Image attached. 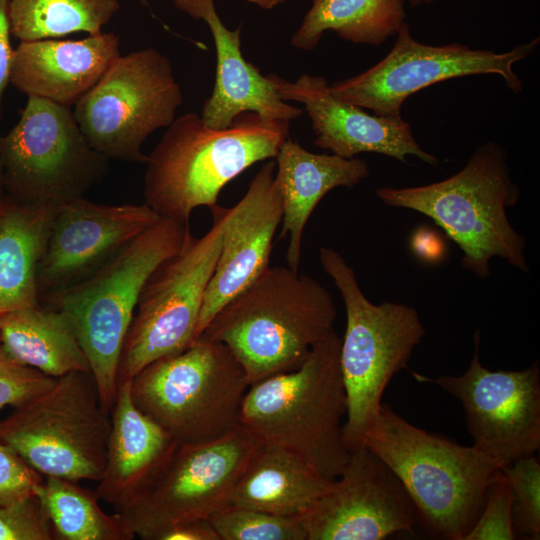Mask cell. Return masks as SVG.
Returning a JSON list of instances; mask_svg holds the SVG:
<instances>
[{
	"label": "cell",
	"instance_id": "6da1fadb",
	"mask_svg": "<svg viewBox=\"0 0 540 540\" xmlns=\"http://www.w3.org/2000/svg\"><path fill=\"white\" fill-rule=\"evenodd\" d=\"M336 317L334 300L320 282L288 266H269L200 336L226 345L251 385L298 368L334 330Z\"/></svg>",
	"mask_w": 540,
	"mask_h": 540
},
{
	"label": "cell",
	"instance_id": "7a4b0ae2",
	"mask_svg": "<svg viewBox=\"0 0 540 540\" xmlns=\"http://www.w3.org/2000/svg\"><path fill=\"white\" fill-rule=\"evenodd\" d=\"M289 123L254 112L223 129L206 126L196 113L175 118L145 163V204L162 219L189 223L194 209L217 204L227 183L275 158L289 137Z\"/></svg>",
	"mask_w": 540,
	"mask_h": 540
},
{
	"label": "cell",
	"instance_id": "3957f363",
	"mask_svg": "<svg viewBox=\"0 0 540 540\" xmlns=\"http://www.w3.org/2000/svg\"><path fill=\"white\" fill-rule=\"evenodd\" d=\"M363 444L399 478L424 529L446 540H464L504 465L411 424L384 402Z\"/></svg>",
	"mask_w": 540,
	"mask_h": 540
},
{
	"label": "cell",
	"instance_id": "277c9868",
	"mask_svg": "<svg viewBox=\"0 0 540 540\" xmlns=\"http://www.w3.org/2000/svg\"><path fill=\"white\" fill-rule=\"evenodd\" d=\"M341 338L333 330L296 369L251 384L240 424L279 445L334 481L350 457L344 440L347 397L340 369Z\"/></svg>",
	"mask_w": 540,
	"mask_h": 540
},
{
	"label": "cell",
	"instance_id": "5b68a950",
	"mask_svg": "<svg viewBox=\"0 0 540 540\" xmlns=\"http://www.w3.org/2000/svg\"><path fill=\"white\" fill-rule=\"evenodd\" d=\"M507 160L505 149L489 141L447 179L416 187H381L375 194L388 206L432 219L462 251V267L476 277H489L495 257L528 272L527 241L507 217V209L520 198Z\"/></svg>",
	"mask_w": 540,
	"mask_h": 540
},
{
	"label": "cell",
	"instance_id": "8992f818",
	"mask_svg": "<svg viewBox=\"0 0 540 540\" xmlns=\"http://www.w3.org/2000/svg\"><path fill=\"white\" fill-rule=\"evenodd\" d=\"M190 234L189 223L160 218L94 275L44 301L70 322L108 413L116 399L122 348L141 290Z\"/></svg>",
	"mask_w": 540,
	"mask_h": 540
},
{
	"label": "cell",
	"instance_id": "52a82bcc",
	"mask_svg": "<svg viewBox=\"0 0 540 540\" xmlns=\"http://www.w3.org/2000/svg\"><path fill=\"white\" fill-rule=\"evenodd\" d=\"M319 260L346 309L340 369L347 397L344 440L351 453L364 447L365 434L378 415L387 385L407 367L426 330L416 308L390 301L372 303L354 270L336 250L321 247Z\"/></svg>",
	"mask_w": 540,
	"mask_h": 540
},
{
	"label": "cell",
	"instance_id": "ba28073f",
	"mask_svg": "<svg viewBox=\"0 0 540 540\" xmlns=\"http://www.w3.org/2000/svg\"><path fill=\"white\" fill-rule=\"evenodd\" d=\"M246 373L223 343L198 337L130 381L136 407L179 444L222 438L238 425L249 388Z\"/></svg>",
	"mask_w": 540,
	"mask_h": 540
},
{
	"label": "cell",
	"instance_id": "9c48e42d",
	"mask_svg": "<svg viewBox=\"0 0 540 540\" xmlns=\"http://www.w3.org/2000/svg\"><path fill=\"white\" fill-rule=\"evenodd\" d=\"M111 416L90 372H71L0 421V441L43 476L98 482Z\"/></svg>",
	"mask_w": 540,
	"mask_h": 540
},
{
	"label": "cell",
	"instance_id": "30bf717a",
	"mask_svg": "<svg viewBox=\"0 0 540 540\" xmlns=\"http://www.w3.org/2000/svg\"><path fill=\"white\" fill-rule=\"evenodd\" d=\"M211 228L188 236L182 248L162 261L145 282L124 340L118 384L144 367L187 349L197 337L205 291L219 257L226 208H210Z\"/></svg>",
	"mask_w": 540,
	"mask_h": 540
},
{
	"label": "cell",
	"instance_id": "8fae6325",
	"mask_svg": "<svg viewBox=\"0 0 540 540\" xmlns=\"http://www.w3.org/2000/svg\"><path fill=\"white\" fill-rule=\"evenodd\" d=\"M108 161L70 107L36 96H28L18 122L0 136L4 186L20 203L56 206L83 197L107 174Z\"/></svg>",
	"mask_w": 540,
	"mask_h": 540
},
{
	"label": "cell",
	"instance_id": "7c38bea8",
	"mask_svg": "<svg viewBox=\"0 0 540 540\" xmlns=\"http://www.w3.org/2000/svg\"><path fill=\"white\" fill-rule=\"evenodd\" d=\"M183 103L169 58L154 48L120 55L75 104L90 145L107 159L145 164L142 145L167 128Z\"/></svg>",
	"mask_w": 540,
	"mask_h": 540
},
{
	"label": "cell",
	"instance_id": "4fadbf2b",
	"mask_svg": "<svg viewBox=\"0 0 540 540\" xmlns=\"http://www.w3.org/2000/svg\"><path fill=\"white\" fill-rule=\"evenodd\" d=\"M260 443L241 424L215 441L178 443L149 484L118 513L144 540H156L180 521L209 519L228 506L242 469Z\"/></svg>",
	"mask_w": 540,
	"mask_h": 540
},
{
	"label": "cell",
	"instance_id": "5bb4252c",
	"mask_svg": "<svg viewBox=\"0 0 540 540\" xmlns=\"http://www.w3.org/2000/svg\"><path fill=\"white\" fill-rule=\"evenodd\" d=\"M396 36L392 49L377 64L330 85L333 96L370 109L376 115L401 116L402 105L409 96L452 78L495 74L512 92L521 93L523 82L513 66L532 54L540 41L537 36L503 53L471 49L461 43L434 46L414 39L408 22Z\"/></svg>",
	"mask_w": 540,
	"mask_h": 540
},
{
	"label": "cell",
	"instance_id": "9a60e30c",
	"mask_svg": "<svg viewBox=\"0 0 540 540\" xmlns=\"http://www.w3.org/2000/svg\"><path fill=\"white\" fill-rule=\"evenodd\" d=\"M474 354L458 376L428 377L412 371L415 380L432 383L462 404L473 446L504 465L536 455L540 448V368L535 361L522 370L492 371L479 357L480 333Z\"/></svg>",
	"mask_w": 540,
	"mask_h": 540
},
{
	"label": "cell",
	"instance_id": "2e32d148",
	"mask_svg": "<svg viewBox=\"0 0 540 540\" xmlns=\"http://www.w3.org/2000/svg\"><path fill=\"white\" fill-rule=\"evenodd\" d=\"M300 520L306 540H382L412 531L418 513L396 474L363 447Z\"/></svg>",
	"mask_w": 540,
	"mask_h": 540
},
{
	"label": "cell",
	"instance_id": "e0dca14e",
	"mask_svg": "<svg viewBox=\"0 0 540 540\" xmlns=\"http://www.w3.org/2000/svg\"><path fill=\"white\" fill-rule=\"evenodd\" d=\"M160 217L144 204H102L83 197L56 205L37 270L39 301L94 275Z\"/></svg>",
	"mask_w": 540,
	"mask_h": 540
},
{
	"label": "cell",
	"instance_id": "ac0fdd59",
	"mask_svg": "<svg viewBox=\"0 0 540 540\" xmlns=\"http://www.w3.org/2000/svg\"><path fill=\"white\" fill-rule=\"evenodd\" d=\"M267 77L282 100L304 106L316 146L343 158L372 152L403 163L408 156H415L429 165H439V159L419 145L410 124L401 116L370 115L359 106L337 99L322 76L302 74L294 82L274 74Z\"/></svg>",
	"mask_w": 540,
	"mask_h": 540
},
{
	"label": "cell",
	"instance_id": "d6986e66",
	"mask_svg": "<svg viewBox=\"0 0 540 540\" xmlns=\"http://www.w3.org/2000/svg\"><path fill=\"white\" fill-rule=\"evenodd\" d=\"M275 168V162L265 163L240 201L226 208L220 253L205 291L196 339L228 301L270 266L283 215Z\"/></svg>",
	"mask_w": 540,
	"mask_h": 540
},
{
	"label": "cell",
	"instance_id": "ffe728a7",
	"mask_svg": "<svg viewBox=\"0 0 540 540\" xmlns=\"http://www.w3.org/2000/svg\"><path fill=\"white\" fill-rule=\"evenodd\" d=\"M172 3L193 19L204 21L213 37L215 81L201 113L206 126L227 128L245 112L288 122L302 115V109L282 100L269 78L246 61L241 51V28L230 30L225 26L214 0H172Z\"/></svg>",
	"mask_w": 540,
	"mask_h": 540
},
{
	"label": "cell",
	"instance_id": "44dd1931",
	"mask_svg": "<svg viewBox=\"0 0 540 540\" xmlns=\"http://www.w3.org/2000/svg\"><path fill=\"white\" fill-rule=\"evenodd\" d=\"M121 55L112 33L81 39L22 41L13 51L10 83L27 96L75 105Z\"/></svg>",
	"mask_w": 540,
	"mask_h": 540
},
{
	"label": "cell",
	"instance_id": "7402d4cb",
	"mask_svg": "<svg viewBox=\"0 0 540 540\" xmlns=\"http://www.w3.org/2000/svg\"><path fill=\"white\" fill-rule=\"evenodd\" d=\"M110 416L106 462L96 492L119 512L149 484L178 443L136 407L130 381L118 384Z\"/></svg>",
	"mask_w": 540,
	"mask_h": 540
},
{
	"label": "cell",
	"instance_id": "603a6c76",
	"mask_svg": "<svg viewBox=\"0 0 540 540\" xmlns=\"http://www.w3.org/2000/svg\"><path fill=\"white\" fill-rule=\"evenodd\" d=\"M275 158V181L283 205L279 238L288 236L287 266L298 271L305 226L318 203L337 187H355L370 170L362 159L312 153L290 137Z\"/></svg>",
	"mask_w": 540,
	"mask_h": 540
},
{
	"label": "cell",
	"instance_id": "cb8c5ba5",
	"mask_svg": "<svg viewBox=\"0 0 540 540\" xmlns=\"http://www.w3.org/2000/svg\"><path fill=\"white\" fill-rule=\"evenodd\" d=\"M331 483L291 451L261 441L242 469L228 506L300 518Z\"/></svg>",
	"mask_w": 540,
	"mask_h": 540
},
{
	"label": "cell",
	"instance_id": "d4e9b609",
	"mask_svg": "<svg viewBox=\"0 0 540 540\" xmlns=\"http://www.w3.org/2000/svg\"><path fill=\"white\" fill-rule=\"evenodd\" d=\"M55 205L0 204V315L40 304L37 270L43 256Z\"/></svg>",
	"mask_w": 540,
	"mask_h": 540
},
{
	"label": "cell",
	"instance_id": "484cf974",
	"mask_svg": "<svg viewBox=\"0 0 540 540\" xmlns=\"http://www.w3.org/2000/svg\"><path fill=\"white\" fill-rule=\"evenodd\" d=\"M0 343L14 360L54 378L90 372L70 322L48 306L37 304L0 315Z\"/></svg>",
	"mask_w": 540,
	"mask_h": 540
},
{
	"label": "cell",
	"instance_id": "4316f807",
	"mask_svg": "<svg viewBox=\"0 0 540 540\" xmlns=\"http://www.w3.org/2000/svg\"><path fill=\"white\" fill-rule=\"evenodd\" d=\"M405 20L404 0H313L291 45L312 51L333 31L354 44L379 46L396 36Z\"/></svg>",
	"mask_w": 540,
	"mask_h": 540
},
{
	"label": "cell",
	"instance_id": "83f0119b",
	"mask_svg": "<svg viewBox=\"0 0 540 540\" xmlns=\"http://www.w3.org/2000/svg\"><path fill=\"white\" fill-rule=\"evenodd\" d=\"M56 540H132L134 532L123 516L106 513L95 491L77 481L46 476L42 490Z\"/></svg>",
	"mask_w": 540,
	"mask_h": 540
},
{
	"label": "cell",
	"instance_id": "f1b7e54d",
	"mask_svg": "<svg viewBox=\"0 0 540 540\" xmlns=\"http://www.w3.org/2000/svg\"><path fill=\"white\" fill-rule=\"evenodd\" d=\"M119 0H8L11 34L22 41L102 32Z\"/></svg>",
	"mask_w": 540,
	"mask_h": 540
},
{
	"label": "cell",
	"instance_id": "f546056e",
	"mask_svg": "<svg viewBox=\"0 0 540 540\" xmlns=\"http://www.w3.org/2000/svg\"><path fill=\"white\" fill-rule=\"evenodd\" d=\"M209 521L220 540H306L299 517L226 506Z\"/></svg>",
	"mask_w": 540,
	"mask_h": 540
},
{
	"label": "cell",
	"instance_id": "4dcf8cb0",
	"mask_svg": "<svg viewBox=\"0 0 540 540\" xmlns=\"http://www.w3.org/2000/svg\"><path fill=\"white\" fill-rule=\"evenodd\" d=\"M513 494L515 533L529 539L540 536V464L536 455L501 467Z\"/></svg>",
	"mask_w": 540,
	"mask_h": 540
},
{
	"label": "cell",
	"instance_id": "1f68e13d",
	"mask_svg": "<svg viewBox=\"0 0 540 540\" xmlns=\"http://www.w3.org/2000/svg\"><path fill=\"white\" fill-rule=\"evenodd\" d=\"M516 538L513 519V494L499 472L489 486L482 509L464 540H513Z\"/></svg>",
	"mask_w": 540,
	"mask_h": 540
},
{
	"label": "cell",
	"instance_id": "d6a6232c",
	"mask_svg": "<svg viewBox=\"0 0 540 540\" xmlns=\"http://www.w3.org/2000/svg\"><path fill=\"white\" fill-rule=\"evenodd\" d=\"M0 540H56L42 491L0 506Z\"/></svg>",
	"mask_w": 540,
	"mask_h": 540
},
{
	"label": "cell",
	"instance_id": "836d02e7",
	"mask_svg": "<svg viewBox=\"0 0 540 540\" xmlns=\"http://www.w3.org/2000/svg\"><path fill=\"white\" fill-rule=\"evenodd\" d=\"M57 378L11 358L0 343V409H14L48 391Z\"/></svg>",
	"mask_w": 540,
	"mask_h": 540
},
{
	"label": "cell",
	"instance_id": "e575fe53",
	"mask_svg": "<svg viewBox=\"0 0 540 540\" xmlns=\"http://www.w3.org/2000/svg\"><path fill=\"white\" fill-rule=\"evenodd\" d=\"M44 484L41 473L0 441V506L40 494Z\"/></svg>",
	"mask_w": 540,
	"mask_h": 540
},
{
	"label": "cell",
	"instance_id": "d590c367",
	"mask_svg": "<svg viewBox=\"0 0 540 540\" xmlns=\"http://www.w3.org/2000/svg\"><path fill=\"white\" fill-rule=\"evenodd\" d=\"M156 540H220L209 519H193L174 523Z\"/></svg>",
	"mask_w": 540,
	"mask_h": 540
},
{
	"label": "cell",
	"instance_id": "8d00e7d4",
	"mask_svg": "<svg viewBox=\"0 0 540 540\" xmlns=\"http://www.w3.org/2000/svg\"><path fill=\"white\" fill-rule=\"evenodd\" d=\"M11 35L8 0H0V122L2 116L3 95L7 85L10 83V72L14 51L10 41Z\"/></svg>",
	"mask_w": 540,
	"mask_h": 540
},
{
	"label": "cell",
	"instance_id": "74e56055",
	"mask_svg": "<svg viewBox=\"0 0 540 540\" xmlns=\"http://www.w3.org/2000/svg\"><path fill=\"white\" fill-rule=\"evenodd\" d=\"M249 2L263 9H272L281 4L284 0H248Z\"/></svg>",
	"mask_w": 540,
	"mask_h": 540
},
{
	"label": "cell",
	"instance_id": "f35d334b",
	"mask_svg": "<svg viewBox=\"0 0 540 540\" xmlns=\"http://www.w3.org/2000/svg\"><path fill=\"white\" fill-rule=\"evenodd\" d=\"M435 0H408L409 4L413 7L415 6H419V5H422V4H431L433 3Z\"/></svg>",
	"mask_w": 540,
	"mask_h": 540
},
{
	"label": "cell",
	"instance_id": "ab89813d",
	"mask_svg": "<svg viewBox=\"0 0 540 540\" xmlns=\"http://www.w3.org/2000/svg\"><path fill=\"white\" fill-rule=\"evenodd\" d=\"M4 187V182H3V171H2V166H1V162H0V204L3 200L2 196H1V191H2V188Z\"/></svg>",
	"mask_w": 540,
	"mask_h": 540
},
{
	"label": "cell",
	"instance_id": "60d3db41",
	"mask_svg": "<svg viewBox=\"0 0 540 540\" xmlns=\"http://www.w3.org/2000/svg\"><path fill=\"white\" fill-rule=\"evenodd\" d=\"M143 7H150L149 0H138Z\"/></svg>",
	"mask_w": 540,
	"mask_h": 540
}]
</instances>
